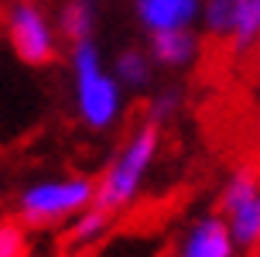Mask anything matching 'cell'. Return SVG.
Returning a JSON list of instances; mask_svg holds the SVG:
<instances>
[{"instance_id": "5bb4252c", "label": "cell", "mask_w": 260, "mask_h": 257, "mask_svg": "<svg viewBox=\"0 0 260 257\" xmlns=\"http://www.w3.org/2000/svg\"><path fill=\"white\" fill-rule=\"evenodd\" d=\"M182 110V90L178 86H168V90L154 93L151 100H147V124H154V127H165L168 120H175Z\"/></svg>"}, {"instance_id": "30bf717a", "label": "cell", "mask_w": 260, "mask_h": 257, "mask_svg": "<svg viewBox=\"0 0 260 257\" xmlns=\"http://www.w3.org/2000/svg\"><path fill=\"white\" fill-rule=\"evenodd\" d=\"M260 35V0H236V17H233V31H230V45L236 55H243L257 45Z\"/></svg>"}, {"instance_id": "4fadbf2b", "label": "cell", "mask_w": 260, "mask_h": 257, "mask_svg": "<svg viewBox=\"0 0 260 257\" xmlns=\"http://www.w3.org/2000/svg\"><path fill=\"white\" fill-rule=\"evenodd\" d=\"M236 17V0H202L199 4V21L212 38H230Z\"/></svg>"}, {"instance_id": "3957f363", "label": "cell", "mask_w": 260, "mask_h": 257, "mask_svg": "<svg viewBox=\"0 0 260 257\" xmlns=\"http://www.w3.org/2000/svg\"><path fill=\"white\" fill-rule=\"evenodd\" d=\"M96 182L72 175V179H41L31 182L21 199H17V213L24 226H58L65 219L79 216L86 206L92 203Z\"/></svg>"}, {"instance_id": "52a82bcc", "label": "cell", "mask_w": 260, "mask_h": 257, "mask_svg": "<svg viewBox=\"0 0 260 257\" xmlns=\"http://www.w3.org/2000/svg\"><path fill=\"white\" fill-rule=\"evenodd\" d=\"M202 0H134V14L147 35L154 31H185L199 21Z\"/></svg>"}, {"instance_id": "6da1fadb", "label": "cell", "mask_w": 260, "mask_h": 257, "mask_svg": "<svg viewBox=\"0 0 260 257\" xmlns=\"http://www.w3.org/2000/svg\"><path fill=\"white\" fill-rule=\"evenodd\" d=\"M157 148H161V127L147 124V120L141 127H134L130 137L120 144V151L110 158L103 179L96 182L92 203L103 206L106 213H120V209L134 206V199H137L144 179H147V172L157 158Z\"/></svg>"}, {"instance_id": "8fae6325", "label": "cell", "mask_w": 260, "mask_h": 257, "mask_svg": "<svg viewBox=\"0 0 260 257\" xmlns=\"http://www.w3.org/2000/svg\"><path fill=\"white\" fill-rule=\"evenodd\" d=\"M72 219H76V223H72V230H69V244H76V247L96 244V240L113 226V213H106L103 206H96V203H89L79 216H72Z\"/></svg>"}, {"instance_id": "8992f818", "label": "cell", "mask_w": 260, "mask_h": 257, "mask_svg": "<svg viewBox=\"0 0 260 257\" xmlns=\"http://www.w3.org/2000/svg\"><path fill=\"white\" fill-rule=\"evenodd\" d=\"M240 247L233 244V233L226 226L222 213H206L199 216L185 230L182 247H178V257H236Z\"/></svg>"}, {"instance_id": "7c38bea8", "label": "cell", "mask_w": 260, "mask_h": 257, "mask_svg": "<svg viewBox=\"0 0 260 257\" xmlns=\"http://www.w3.org/2000/svg\"><path fill=\"white\" fill-rule=\"evenodd\" d=\"M92 27H96V4L92 0H69L58 14V31L69 41L92 38Z\"/></svg>"}, {"instance_id": "9c48e42d", "label": "cell", "mask_w": 260, "mask_h": 257, "mask_svg": "<svg viewBox=\"0 0 260 257\" xmlns=\"http://www.w3.org/2000/svg\"><path fill=\"white\" fill-rule=\"evenodd\" d=\"M154 76V65L147 59V51L141 48H123L113 59V79L120 90H147Z\"/></svg>"}, {"instance_id": "9a60e30c", "label": "cell", "mask_w": 260, "mask_h": 257, "mask_svg": "<svg viewBox=\"0 0 260 257\" xmlns=\"http://www.w3.org/2000/svg\"><path fill=\"white\" fill-rule=\"evenodd\" d=\"M0 257H27V230L21 219H0Z\"/></svg>"}, {"instance_id": "5b68a950", "label": "cell", "mask_w": 260, "mask_h": 257, "mask_svg": "<svg viewBox=\"0 0 260 257\" xmlns=\"http://www.w3.org/2000/svg\"><path fill=\"white\" fill-rule=\"evenodd\" d=\"M7 38H11L14 55L24 65L45 69L58 59V35L45 11L31 0H17L7 11Z\"/></svg>"}, {"instance_id": "ba28073f", "label": "cell", "mask_w": 260, "mask_h": 257, "mask_svg": "<svg viewBox=\"0 0 260 257\" xmlns=\"http://www.w3.org/2000/svg\"><path fill=\"white\" fill-rule=\"evenodd\" d=\"M147 59L151 65H161V69H188V65L199 59V38H195L192 27L185 31H154L151 41H147Z\"/></svg>"}, {"instance_id": "277c9868", "label": "cell", "mask_w": 260, "mask_h": 257, "mask_svg": "<svg viewBox=\"0 0 260 257\" xmlns=\"http://www.w3.org/2000/svg\"><path fill=\"white\" fill-rule=\"evenodd\" d=\"M219 213L240 250H253L260 244V185L250 165H240L226 179L219 192Z\"/></svg>"}, {"instance_id": "7a4b0ae2", "label": "cell", "mask_w": 260, "mask_h": 257, "mask_svg": "<svg viewBox=\"0 0 260 257\" xmlns=\"http://www.w3.org/2000/svg\"><path fill=\"white\" fill-rule=\"evenodd\" d=\"M72 82L79 120L89 130H110L123 113V90L103 69V51L92 38L72 41Z\"/></svg>"}]
</instances>
